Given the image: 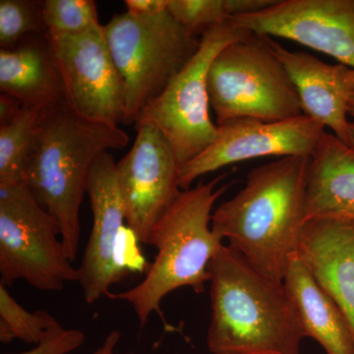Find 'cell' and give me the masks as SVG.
I'll list each match as a JSON object with an SVG mask.
<instances>
[{
  "label": "cell",
  "mask_w": 354,
  "mask_h": 354,
  "mask_svg": "<svg viewBox=\"0 0 354 354\" xmlns=\"http://www.w3.org/2000/svg\"><path fill=\"white\" fill-rule=\"evenodd\" d=\"M64 85L65 104L84 120L118 125L125 99L102 25L76 35L46 32Z\"/></svg>",
  "instance_id": "obj_10"
},
{
  "label": "cell",
  "mask_w": 354,
  "mask_h": 354,
  "mask_svg": "<svg viewBox=\"0 0 354 354\" xmlns=\"http://www.w3.org/2000/svg\"><path fill=\"white\" fill-rule=\"evenodd\" d=\"M0 90L16 97L23 106L43 113L66 104L46 32L32 35L14 48L0 50Z\"/></svg>",
  "instance_id": "obj_16"
},
{
  "label": "cell",
  "mask_w": 354,
  "mask_h": 354,
  "mask_svg": "<svg viewBox=\"0 0 354 354\" xmlns=\"http://www.w3.org/2000/svg\"><path fill=\"white\" fill-rule=\"evenodd\" d=\"M134 143L116 164L127 227L140 243H148L158 218L174 204L179 187V165L164 135L149 125L136 127Z\"/></svg>",
  "instance_id": "obj_12"
},
{
  "label": "cell",
  "mask_w": 354,
  "mask_h": 354,
  "mask_svg": "<svg viewBox=\"0 0 354 354\" xmlns=\"http://www.w3.org/2000/svg\"><path fill=\"white\" fill-rule=\"evenodd\" d=\"M232 22L258 36L295 41L354 69V0H277Z\"/></svg>",
  "instance_id": "obj_13"
},
{
  "label": "cell",
  "mask_w": 354,
  "mask_h": 354,
  "mask_svg": "<svg viewBox=\"0 0 354 354\" xmlns=\"http://www.w3.org/2000/svg\"><path fill=\"white\" fill-rule=\"evenodd\" d=\"M306 220L354 223V149L325 131L310 156Z\"/></svg>",
  "instance_id": "obj_17"
},
{
  "label": "cell",
  "mask_w": 354,
  "mask_h": 354,
  "mask_svg": "<svg viewBox=\"0 0 354 354\" xmlns=\"http://www.w3.org/2000/svg\"><path fill=\"white\" fill-rule=\"evenodd\" d=\"M250 34L232 20L205 32L196 55L137 116L135 127L149 125L162 133L171 144L180 167L216 139L218 125L209 115L208 93L212 62L227 44Z\"/></svg>",
  "instance_id": "obj_8"
},
{
  "label": "cell",
  "mask_w": 354,
  "mask_h": 354,
  "mask_svg": "<svg viewBox=\"0 0 354 354\" xmlns=\"http://www.w3.org/2000/svg\"><path fill=\"white\" fill-rule=\"evenodd\" d=\"M102 29L124 92L123 123L134 124L142 109L196 55L201 39L167 10L148 16L127 11L113 16Z\"/></svg>",
  "instance_id": "obj_5"
},
{
  "label": "cell",
  "mask_w": 354,
  "mask_h": 354,
  "mask_svg": "<svg viewBox=\"0 0 354 354\" xmlns=\"http://www.w3.org/2000/svg\"><path fill=\"white\" fill-rule=\"evenodd\" d=\"M348 115L354 118V95H353V97H351V102H349Z\"/></svg>",
  "instance_id": "obj_29"
},
{
  "label": "cell",
  "mask_w": 354,
  "mask_h": 354,
  "mask_svg": "<svg viewBox=\"0 0 354 354\" xmlns=\"http://www.w3.org/2000/svg\"><path fill=\"white\" fill-rule=\"evenodd\" d=\"M120 339V333L115 330H111V332L106 335V339H104V342L102 344V346H100L99 348L95 349V353L93 354H121L118 353L115 351L116 346H118Z\"/></svg>",
  "instance_id": "obj_27"
},
{
  "label": "cell",
  "mask_w": 354,
  "mask_h": 354,
  "mask_svg": "<svg viewBox=\"0 0 354 354\" xmlns=\"http://www.w3.org/2000/svg\"><path fill=\"white\" fill-rule=\"evenodd\" d=\"M59 323L44 310H26L0 283V342L8 344L14 339L37 344L50 328Z\"/></svg>",
  "instance_id": "obj_21"
},
{
  "label": "cell",
  "mask_w": 354,
  "mask_h": 354,
  "mask_svg": "<svg viewBox=\"0 0 354 354\" xmlns=\"http://www.w3.org/2000/svg\"><path fill=\"white\" fill-rule=\"evenodd\" d=\"M212 354H301L305 335L283 283L266 278L227 245L209 267Z\"/></svg>",
  "instance_id": "obj_2"
},
{
  "label": "cell",
  "mask_w": 354,
  "mask_h": 354,
  "mask_svg": "<svg viewBox=\"0 0 354 354\" xmlns=\"http://www.w3.org/2000/svg\"><path fill=\"white\" fill-rule=\"evenodd\" d=\"M309 160L292 156L255 167L212 216V228L227 245L277 283H283L307 223Z\"/></svg>",
  "instance_id": "obj_1"
},
{
  "label": "cell",
  "mask_w": 354,
  "mask_h": 354,
  "mask_svg": "<svg viewBox=\"0 0 354 354\" xmlns=\"http://www.w3.org/2000/svg\"><path fill=\"white\" fill-rule=\"evenodd\" d=\"M208 93L216 125L239 118L274 122L304 115L297 88L269 37L250 34L225 46L209 66Z\"/></svg>",
  "instance_id": "obj_6"
},
{
  "label": "cell",
  "mask_w": 354,
  "mask_h": 354,
  "mask_svg": "<svg viewBox=\"0 0 354 354\" xmlns=\"http://www.w3.org/2000/svg\"><path fill=\"white\" fill-rule=\"evenodd\" d=\"M225 177L183 190L151 230L147 244L157 249V255L145 278L130 290L106 295L131 305L141 327L153 312L162 316L160 304L172 291L185 286L197 293L205 290L209 265L225 245L212 228L214 207L228 188L218 186Z\"/></svg>",
  "instance_id": "obj_4"
},
{
  "label": "cell",
  "mask_w": 354,
  "mask_h": 354,
  "mask_svg": "<svg viewBox=\"0 0 354 354\" xmlns=\"http://www.w3.org/2000/svg\"><path fill=\"white\" fill-rule=\"evenodd\" d=\"M86 335L78 329H66L58 323L50 328L35 348L20 353L7 354H69L85 344Z\"/></svg>",
  "instance_id": "obj_24"
},
{
  "label": "cell",
  "mask_w": 354,
  "mask_h": 354,
  "mask_svg": "<svg viewBox=\"0 0 354 354\" xmlns=\"http://www.w3.org/2000/svg\"><path fill=\"white\" fill-rule=\"evenodd\" d=\"M169 0H127V12L138 16L155 15L167 10Z\"/></svg>",
  "instance_id": "obj_25"
},
{
  "label": "cell",
  "mask_w": 354,
  "mask_h": 354,
  "mask_svg": "<svg viewBox=\"0 0 354 354\" xmlns=\"http://www.w3.org/2000/svg\"><path fill=\"white\" fill-rule=\"evenodd\" d=\"M43 111L23 106L7 124L0 125V184L25 180Z\"/></svg>",
  "instance_id": "obj_20"
},
{
  "label": "cell",
  "mask_w": 354,
  "mask_h": 354,
  "mask_svg": "<svg viewBox=\"0 0 354 354\" xmlns=\"http://www.w3.org/2000/svg\"><path fill=\"white\" fill-rule=\"evenodd\" d=\"M348 146L354 149V123H351V127H349V136H348Z\"/></svg>",
  "instance_id": "obj_28"
},
{
  "label": "cell",
  "mask_w": 354,
  "mask_h": 354,
  "mask_svg": "<svg viewBox=\"0 0 354 354\" xmlns=\"http://www.w3.org/2000/svg\"><path fill=\"white\" fill-rule=\"evenodd\" d=\"M277 0H169L167 11L192 34L205 32L236 16L259 12Z\"/></svg>",
  "instance_id": "obj_19"
},
{
  "label": "cell",
  "mask_w": 354,
  "mask_h": 354,
  "mask_svg": "<svg viewBox=\"0 0 354 354\" xmlns=\"http://www.w3.org/2000/svg\"><path fill=\"white\" fill-rule=\"evenodd\" d=\"M87 194L93 225L77 270L84 299L93 304L106 297L111 286L127 278L130 272H143L147 265L139 252L138 239L127 227L116 164L109 152L95 160Z\"/></svg>",
  "instance_id": "obj_9"
},
{
  "label": "cell",
  "mask_w": 354,
  "mask_h": 354,
  "mask_svg": "<svg viewBox=\"0 0 354 354\" xmlns=\"http://www.w3.org/2000/svg\"><path fill=\"white\" fill-rule=\"evenodd\" d=\"M297 255L348 324L354 351V223L307 221Z\"/></svg>",
  "instance_id": "obj_15"
},
{
  "label": "cell",
  "mask_w": 354,
  "mask_h": 354,
  "mask_svg": "<svg viewBox=\"0 0 354 354\" xmlns=\"http://www.w3.org/2000/svg\"><path fill=\"white\" fill-rule=\"evenodd\" d=\"M283 283L307 337L315 339L327 354H354L353 337L344 316L297 253Z\"/></svg>",
  "instance_id": "obj_18"
},
{
  "label": "cell",
  "mask_w": 354,
  "mask_h": 354,
  "mask_svg": "<svg viewBox=\"0 0 354 354\" xmlns=\"http://www.w3.org/2000/svg\"><path fill=\"white\" fill-rule=\"evenodd\" d=\"M325 127L306 115L267 122L239 118L218 125L215 141L179 169L181 190L197 178L223 167L253 158L310 156L315 151Z\"/></svg>",
  "instance_id": "obj_11"
},
{
  "label": "cell",
  "mask_w": 354,
  "mask_h": 354,
  "mask_svg": "<svg viewBox=\"0 0 354 354\" xmlns=\"http://www.w3.org/2000/svg\"><path fill=\"white\" fill-rule=\"evenodd\" d=\"M272 50L297 88L302 113L348 143V106L354 95V69L329 64L305 51H291L270 38Z\"/></svg>",
  "instance_id": "obj_14"
},
{
  "label": "cell",
  "mask_w": 354,
  "mask_h": 354,
  "mask_svg": "<svg viewBox=\"0 0 354 354\" xmlns=\"http://www.w3.org/2000/svg\"><path fill=\"white\" fill-rule=\"evenodd\" d=\"M57 221L25 180L0 184V283L25 281L43 291L78 283Z\"/></svg>",
  "instance_id": "obj_7"
},
{
  "label": "cell",
  "mask_w": 354,
  "mask_h": 354,
  "mask_svg": "<svg viewBox=\"0 0 354 354\" xmlns=\"http://www.w3.org/2000/svg\"><path fill=\"white\" fill-rule=\"evenodd\" d=\"M41 16L48 34H81L100 25L93 0H46L41 2Z\"/></svg>",
  "instance_id": "obj_22"
},
{
  "label": "cell",
  "mask_w": 354,
  "mask_h": 354,
  "mask_svg": "<svg viewBox=\"0 0 354 354\" xmlns=\"http://www.w3.org/2000/svg\"><path fill=\"white\" fill-rule=\"evenodd\" d=\"M41 2L31 0L0 1V46L11 48L32 35L46 32Z\"/></svg>",
  "instance_id": "obj_23"
},
{
  "label": "cell",
  "mask_w": 354,
  "mask_h": 354,
  "mask_svg": "<svg viewBox=\"0 0 354 354\" xmlns=\"http://www.w3.org/2000/svg\"><path fill=\"white\" fill-rule=\"evenodd\" d=\"M129 136L118 125L84 120L66 106L44 111L24 178L32 194L60 230L67 257L77 259L80 209L95 160L120 150Z\"/></svg>",
  "instance_id": "obj_3"
},
{
  "label": "cell",
  "mask_w": 354,
  "mask_h": 354,
  "mask_svg": "<svg viewBox=\"0 0 354 354\" xmlns=\"http://www.w3.org/2000/svg\"><path fill=\"white\" fill-rule=\"evenodd\" d=\"M23 104L8 94L0 95V125L7 124L17 115Z\"/></svg>",
  "instance_id": "obj_26"
}]
</instances>
